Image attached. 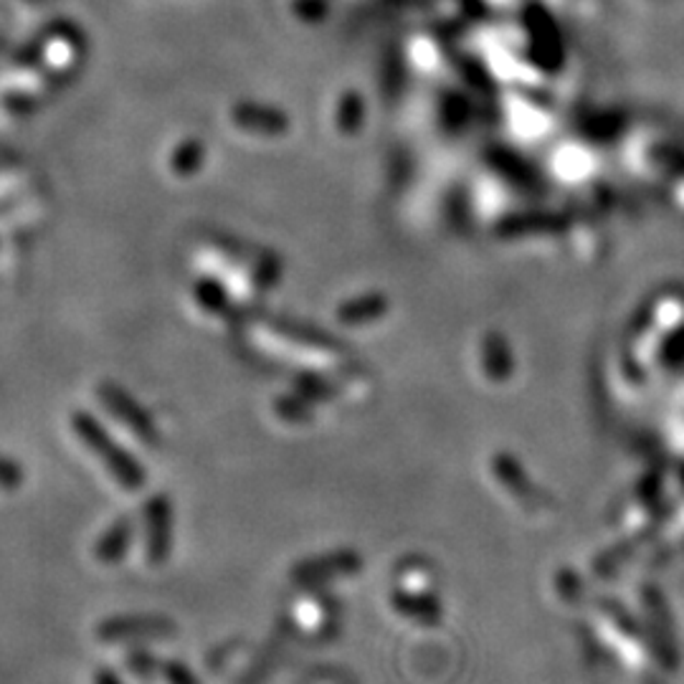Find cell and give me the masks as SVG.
I'll return each mask as SVG.
<instances>
[{
	"label": "cell",
	"mask_w": 684,
	"mask_h": 684,
	"mask_svg": "<svg viewBox=\"0 0 684 684\" xmlns=\"http://www.w3.org/2000/svg\"><path fill=\"white\" fill-rule=\"evenodd\" d=\"M193 299H195V305H198L203 312L210 315V317L233 320V317L239 315L236 312V305H233L231 295H228L226 284L221 280H216V276H210V274H203L193 282Z\"/></svg>",
	"instance_id": "cell-5"
},
{
	"label": "cell",
	"mask_w": 684,
	"mask_h": 684,
	"mask_svg": "<svg viewBox=\"0 0 684 684\" xmlns=\"http://www.w3.org/2000/svg\"><path fill=\"white\" fill-rule=\"evenodd\" d=\"M96 401L102 403V409L110 413L114 421H119L129 434L140 438L145 446H158L160 444V426L152 419V413L129 394L125 386L114 380H102L96 386Z\"/></svg>",
	"instance_id": "cell-2"
},
{
	"label": "cell",
	"mask_w": 684,
	"mask_h": 684,
	"mask_svg": "<svg viewBox=\"0 0 684 684\" xmlns=\"http://www.w3.org/2000/svg\"><path fill=\"white\" fill-rule=\"evenodd\" d=\"M173 502L168 494H152L142 504V527H145V558L152 566L166 563L173 550Z\"/></svg>",
	"instance_id": "cell-3"
},
{
	"label": "cell",
	"mask_w": 684,
	"mask_h": 684,
	"mask_svg": "<svg viewBox=\"0 0 684 684\" xmlns=\"http://www.w3.org/2000/svg\"><path fill=\"white\" fill-rule=\"evenodd\" d=\"M249 276H251V284H254L259 292H269L276 282L282 280L280 256H276L274 251H269V249L262 247V249H259L256 259L249 266Z\"/></svg>",
	"instance_id": "cell-8"
},
{
	"label": "cell",
	"mask_w": 684,
	"mask_h": 684,
	"mask_svg": "<svg viewBox=\"0 0 684 684\" xmlns=\"http://www.w3.org/2000/svg\"><path fill=\"white\" fill-rule=\"evenodd\" d=\"M231 119L241 133L264 137V140L289 133V117L280 107H274V104L251 102V100L236 102L231 110Z\"/></svg>",
	"instance_id": "cell-4"
},
{
	"label": "cell",
	"mask_w": 684,
	"mask_h": 684,
	"mask_svg": "<svg viewBox=\"0 0 684 684\" xmlns=\"http://www.w3.org/2000/svg\"><path fill=\"white\" fill-rule=\"evenodd\" d=\"M208 148L201 137H185L175 145V150L170 152V170L178 178H193L198 175L203 166H206Z\"/></svg>",
	"instance_id": "cell-7"
},
{
	"label": "cell",
	"mask_w": 684,
	"mask_h": 684,
	"mask_svg": "<svg viewBox=\"0 0 684 684\" xmlns=\"http://www.w3.org/2000/svg\"><path fill=\"white\" fill-rule=\"evenodd\" d=\"M71 431H75L79 442L84 444V449L107 469V475L122 487V490L127 492L142 490L145 482H148V471H145L135 454H129L125 446L104 429V423L96 419L94 413L81 409L71 413Z\"/></svg>",
	"instance_id": "cell-1"
},
{
	"label": "cell",
	"mask_w": 684,
	"mask_h": 684,
	"mask_svg": "<svg viewBox=\"0 0 684 684\" xmlns=\"http://www.w3.org/2000/svg\"><path fill=\"white\" fill-rule=\"evenodd\" d=\"M274 413L282 421H289V423H299V421H305L309 417L307 406L299 401L297 396H280V398H276V401H274Z\"/></svg>",
	"instance_id": "cell-9"
},
{
	"label": "cell",
	"mask_w": 684,
	"mask_h": 684,
	"mask_svg": "<svg viewBox=\"0 0 684 684\" xmlns=\"http://www.w3.org/2000/svg\"><path fill=\"white\" fill-rule=\"evenodd\" d=\"M135 531H137V525L133 517L114 520V523L100 537V543H96V548H94L96 560L107 566L119 563V560L127 556L129 545H133L135 540Z\"/></svg>",
	"instance_id": "cell-6"
},
{
	"label": "cell",
	"mask_w": 684,
	"mask_h": 684,
	"mask_svg": "<svg viewBox=\"0 0 684 684\" xmlns=\"http://www.w3.org/2000/svg\"><path fill=\"white\" fill-rule=\"evenodd\" d=\"M23 477H26V471H23L21 464L11 456L0 454V490H15V487L23 485Z\"/></svg>",
	"instance_id": "cell-10"
}]
</instances>
